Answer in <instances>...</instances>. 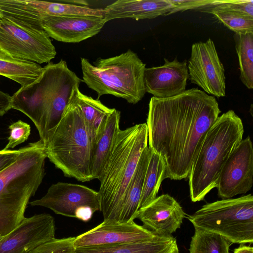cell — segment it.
<instances>
[{
	"mask_svg": "<svg viewBox=\"0 0 253 253\" xmlns=\"http://www.w3.org/2000/svg\"><path fill=\"white\" fill-rule=\"evenodd\" d=\"M220 113L215 97L197 88L171 97L151 98L148 147L163 158L166 178L188 177L205 136Z\"/></svg>",
	"mask_w": 253,
	"mask_h": 253,
	"instance_id": "cell-1",
	"label": "cell"
},
{
	"mask_svg": "<svg viewBox=\"0 0 253 253\" xmlns=\"http://www.w3.org/2000/svg\"><path fill=\"white\" fill-rule=\"evenodd\" d=\"M82 82L65 60L50 62L36 80L21 86L11 96V109L32 121L45 144L48 134L59 123Z\"/></svg>",
	"mask_w": 253,
	"mask_h": 253,
	"instance_id": "cell-2",
	"label": "cell"
},
{
	"mask_svg": "<svg viewBox=\"0 0 253 253\" xmlns=\"http://www.w3.org/2000/svg\"><path fill=\"white\" fill-rule=\"evenodd\" d=\"M147 146L146 123L118 130L99 179V211L104 222L119 223L124 196L140 156Z\"/></svg>",
	"mask_w": 253,
	"mask_h": 253,
	"instance_id": "cell-3",
	"label": "cell"
},
{
	"mask_svg": "<svg viewBox=\"0 0 253 253\" xmlns=\"http://www.w3.org/2000/svg\"><path fill=\"white\" fill-rule=\"evenodd\" d=\"M47 158L41 140L29 143L17 160L0 173V235L12 231L25 217L30 198L45 175Z\"/></svg>",
	"mask_w": 253,
	"mask_h": 253,
	"instance_id": "cell-4",
	"label": "cell"
},
{
	"mask_svg": "<svg viewBox=\"0 0 253 253\" xmlns=\"http://www.w3.org/2000/svg\"><path fill=\"white\" fill-rule=\"evenodd\" d=\"M241 119L230 110L219 116L207 132L190 171V196L193 202L204 199L216 188L226 162L243 139Z\"/></svg>",
	"mask_w": 253,
	"mask_h": 253,
	"instance_id": "cell-5",
	"label": "cell"
},
{
	"mask_svg": "<svg viewBox=\"0 0 253 253\" xmlns=\"http://www.w3.org/2000/svg\"><path fill=\"white\" fill-rule=\"evenodd\" d=\"M45 145L47 158L65 176L81 182L92 180L91 140L75 94Z\"/></svg>",
	"mask_w": 253,
	"mask_h": 253,
	"instance_id": "cell-6",
	"label": "cell"
},
{
	"mask_svg": "<svg viewBox=\"0 0 253 253\" xmlns=\"http://www.w3.org/2000/svg\"><path fill=\"white\" fill-rule=\"evenodd\" d=\"M83 81L100 96L110 94L135 104L146 93V64L130 49L119 55L98 58L93 64L81 60Z\"/></svg>",
	"mask_w": 253,
	"mask_h": 253,
	"instance_id": "cell-7",
	"label": "cell"
},
{
	"mask_svg": "<svg viewBox=\"0 0 253 253\" xmlns=\"http://www.w3.org/2000/svg\"><path fill=\"white\" fill-rule=\"evenodd\" d=\"M186 217L195 230L218 234L231 244L253 242V196L208 203Z\"/></svg>",
	"mask_w": 253,
	"mask_h": 253,
	"instance_id": "cell-8",
	"label": "cell"
},
{
	"mask_svg": "<svg viewBox=\"0 0 253 253\" xmlns=\"http://www.w3.org/2000/svg\"><path fill=\"white\" fill-rule=\"evenodd\" d=\"M29 203L84 222L100 210L98 192L83 185L61 182L52 184L42 198Z\"/></svg>",
	"mask_w": 253,
	"mask_h": 253,
	"instance_id": "cell-9",
	"label": "cell"
},
{
	"mask_svg": "<svg viewBox=\"0 0 253 253\" xmlns=\"http://www.w3.org/2000/svg\"><path fill=\"white\" fill-rule=\"evenodd\" d=\"M0 52L13 58L40 64L49 63L55 47L44 30L31 31L0 19Z\"/></svg>",
	"mask_w": 253,
	"mask_h": 253,
	"instance_id": "cell-10",
	"label": "cell"
},
{
	"mask_svg": "<svg viewBox=\"0 0 253 253\" xmlns=\"http://www.w3.org/2000/svg\"><path fill=\"white\" fill-rule=\"evenodd\" d=\"M187 68L191 83L210 95L225 96V70L211 39L192 44Z\"/></svg>",
	"mask_w": 253,
	"mask_h": 253,
	"instance_id": "cell-11",
	"label": "cell"
},
{
	"mask_svg": "<svg viewBox=\"0 0 253 253\" xmlns=\"http://www.w3.org/2000/svg\"><path fill=\"white\" fill-rule=\"evenodd\" d=\"M253 183V147L250 136L243 139L224 165L218 180L217 195L222 199L246 194Z\"/></svg>",
	"mask_w": 253,
	"mask_h": 253,
	"instance_id": "cell-12",
	"label": "cell"
},
{
	"mask_svg": "<svg viewBox=\"0 0 253 253\" xmlns=\"http://www.w3.org/2000/svg\"><path fill=\"white\" fill-rule=\"evenodd\" d=\"M55 238L53 217L47 213L25 217L0 240V253H30L39 245Z\"/></svg>",
	"mask_w": 253,
	"mask_h": 253,
	"instance_id": "cell-13",
	"label": "cell"
},
{
	"mask_svg": "<svg viewBox=\"0 0 253 253\" xmlns=\"http://www.w3.org/2000/svg\"><path fill=\"white\" fill-rule=\"evenodd\" d=\"M163 235L154 233L135 223H111L103 222L75 238V249L117 245L152 240Z\"/></svg>",
	"mask_w": 253,
	"mask_h": 253,
	"instance_id": "cell-14",
	"label": "cell"
},
{
	"mask_svg": "<svg viewBox=\"0 0 253 253\" xmlns=\"http://www.w3.org/2000/svg\"><path fill=\"white\" fill-rule=\"evenodd\" d=\"M106 23L104 17L91 15L47 16L42 27L56 41L78 43L98 34Z\"/></svg>",
	"mask_w": 253,
	"mask_h": 253,
	"instance_id": "cell-15",
	"label": "cell"
},
{
	"mask_svg": "<svg viewBox=\"0 0 253 253\" xmlns=\"http://www.w3.org/2000/svg\"><path fill=\"white\" fill-rule=\"evenodd\" d=\"M163 65L146 68L144 84L146 92L157 98H166L178 95L186 90L189 74L187 61H171L164 58Z\"/></svg>",
	"mask_w": 253,
	"mask_h": 253,
	"instance_id": "cell-16",
	"label": "cell"
},
{
	"mask_svg": "<svg viewBox=\"0 0 253 253\" xmlns=\"http://www.w3.org/2000/svg\"><path fill=\"white\" fill-rule=\"evenodd\" d=\"M186 213L179 204L168 194L156 197L146 206L139 209L136 218L145 228L155 234L171 235L180 228Z\"/></svg>",
	"mask_w": 253,
	"mask_h": 253,
	"instance_id": "cell-17",
	"label": "cell"
},
{
	"mask_svg": "<svg viewBox=\"0 0 253 253\" xmlns=\"http://www.w3.org/2000/svg\"><path fill=\"white\" fill-rule=\"evenodd\" d=\"M172 8L169 0H118L103 8L106 22L119 18L136 20L168 16Z\"/></svg>",
	"mask_w": 253,
	"mask_h": 253,
	"instance_id": "cell-18",
	"label": "cell"
},
{
	"mask_svg": "<svg viewBox=\"0 0 253 253\" xmlns=\"http://www.w3.org/2000/svg\"><path fill=\"white\" fill-rule=\"evenodd\" d=\"M75 253H179L176 239L161 235L147 241L76 249Z\"/></svg>",
	"mask_w": 253,
	"mask_h": 253,
	"instance_id": "cell-19",
	"label": "cell"
},
{
	"mask_svg": "<svg viewBox=\"0 0 253 253\" xmlns=\"http://www.w3.org/2000/svg\"><path fill=\"white\" fill-rule=\"evenodd\" d=\"M121 113L114 108L104 126L92 144L90 173L92 179L99 180L119 127Z\"/></svg>",
	"mask_w": 253,
	"mask_h": 253,
	"instance_id": "cell-20",
	"label": "cell"
},
{
	"mask_svg": "<svg viewBox=\"0 0 253 253\" xmlns=\"http://www.w3.org/2000/svg\"><path fill=\"white\" fill-rule=\"evenodd\" d=\"M151 155L148 146L143 151L122 204L119 223H127L136 218L139 208L143 183Z\"/></svg>",
	"mask_w": 253,
	"mask_h": 253,
	"instance_id": "cell-21",
	"label": "cell"
},
{
	"mask_svg": "<svg viewBox=\"0 0 253 253\" xmlns=\"http://www.w3.org/2000/svg\"><path fill=\"white\" fill-rule=\"evenodd\" d=\"M75 97L82 111L92 144L103 129L114 108H109L98 99L83 94L79 88L76 89Z\"/></svg>",
	"mask_w": 253,
	"mask_h": 253,
	"instance_id": "cell-22",
	"label": "cell"
},
{
	"mask_svg": "<svg viewBox=\"0 0 253 253\" xmlns=\"http://www.w3.org/2000/svg\"><path fill=\"white\" fill-rule=\"evenodd\" d=\"M42 69L39 64L16 59L0 52V76L15 81L21 86L36 80Z\"/></svg>",
	"mask_w": 253,
	"mask_h": 253,
	"instance_id": "cell-23",
	"label": "cell"
},
{
	"mask_svg": "<svg viewBox=\"0 0 253 253\" xmlns=\"http://www.w3.org/2000/svg\"><path fill=\"white\" fill-rule=\"evenodd\" d=\"M166 163L163 158L160 154L151 151L139 209L146 206L157 197L160 185L166 179Z\"/></svg>",
	"mask_w": 253,
	"mask_h": 253,
	"instance_id": "cell-24",
	"label": "cell"
},
{
	"mask_svg": "<svg viewBox=\"0 0 253 253\" xmlns=\"http://www.w3.org/2000/svg\"><path fill=\"white\" fill-rule=\"evenodd\" d=\"M238 57L240 79L248 89L253 88V33H235L233 36Z\"/></svg>",
	"mask_w": 253,
	"mask_h": 253,
	"instance_id": "cell-25",
	"label": "cell"
},
{
	"mask_svg": "<svg viewBox=\"0 0 253 253\" xmlns=\"http://www.w3.org/2000/svg\"><path fill=\"white\" fill-rule=\"evenodd\" d=\"M35 6L44 18L65 15H91L103 17V8L55 1L34 0Z\"/></svg>",
	"mask_w": 253,
	"mask_h": 253,
	"instance_id": "cell-26",
	"label": "cell"
},
{
	"mask_svg": "<svg viewBox=\"0 0 253 253\" xmlns=\"http://www.w3.org/2000/svg\"><path fill=\"white\" fill-rule=\"evenodd\" d=\"M231 244L218 234L195 230L189 250L190 253H229Z\"/></svg>",
	"mask_w": 253,
	"mask_h": 253,
	"instance_id": "cell-27",
	"label": "cell"
},
{
	"mask_svg": "<svg viewBox=\"0 0 253 253\" xmlns=\"http://www.w3.org/2000/svg\"><path fill=\"white\" fill-rule=\"evenodd\" d=\"M199 11L213 15L219 21L236 34L253 33V18L209 6Z\"/></svg>",
	"mask_w": 253,
	"mask_h": 253,
	"instance_id": "cell-28",
	"label": "cell"
},
{
	"mask_svg": "<svg viewBox=\"0 0 253 253\" xmlns=\"http://www.w3.org/2000/svg\"><path fill=\"white\" fill-rule=\"evenodd\" d=\"M75 238H54L39 245L30 253H75Z\"/></svg>",
	"mask_w": 253,
	"mask_h": 253,
	"instance_id": "cell-29",
	"label": "cell"
},
{
	"mask_svg": "<svg viewBox=\"0 0 253 253\" xmlns=\"http://www.w3.org/2000/svg\"><path fill=\"white\" fill-rule=\"evenodd\" d=\"M9 136L8 143L3 148L4 150L14 148L16 146L26 141L31 133V126L21 120L12 123L8 127Z\"/></svg>",
	"mask_w": 253,
	"mask_h": 253,
	"instance_id": "cell-30",
	"label": "cell"
},
{
	"mask_svg": "<svg viewBox=\"0 0 253 253\" xmlns=\"http://www.w3.org/2000/svg\"><path fill=\"white\" fill-rule=\"evenodd\" d=\"M212 6L253 18V0H216L215 5Z\"/></svg>",
	"mask_w": 253,
	"mask_h": 253,
	"instance_id": "cell-31",
	"label": "cell"
},
{
	"mask_svg": "<svg viewBox=\"0 0 253 253\" xmlns=\"http://www.w3.org/2000/svg\"><path fill=\"white\" fill-rule=\"evenodd\" d=\"M172 8L168 15L190 9L199 10L203 8L214 6L215 0H169Z\"/></svg>",
	"mask_w": 253,
	"mask_h": 253,
	"instance_id": "cell-32",
	"label": "cell"
},
{
	"mask_svg": "<svg viewBox=\"0 0 253 253\" xmlns=\"http://www.w3.org/2000/svg\"><path fill=\"white\" fill-rule=\"evenodd\" d=\"M23 149L24 147L16 150H0V173L17 160Z\"/></svg>",
	"mask_w": 253,
	"mask_h": 253,
	"instance_id": "cell-33",
	"label": "cell"
},
{
	"mask_svg": "<svg viewBox=\"0 0 253 253\" xmlns=\"http://www.w3.org/2000/svg\"><path fill=\"white\" fill-rule=\"evenodd\" d=\"M11 109V96L0 90V116Z\"/></svg>",
	"mask_w": 253,
	"mask_h": 253,
	"instance_id": "cell-34",
	"label": "cell"
},
{
	"mask_svg": "<svg viewBox=\"0 0 253 253\" xmlns=\"http://www.w3.org/2000/svg\"><path fill=\"white\" fill-rule=\"evenodd\" d=\"M233 253H253V248L250 246L241 245L234 250Z\"/></svg>",
	"mask_w": 253,
	"mask_h": 253,
	"instance_id": "cell-35",
	"label": "cell"
},
{
	"mask_svg": "<svg viewBox=\"0 0 253 253\" xmlns=\"http://www.w3.org/2000/svg\"><path fill=\"white\" fill-rule=\"evenodd\" d=\"M2 236H1L0 235V240L1 239V238H2Z\"/></svg>",
	"mask_w": 253,
	"mask_h": 253,
	"instance_id": "cell-36",
	"label": "cell"
}]
</instances>
